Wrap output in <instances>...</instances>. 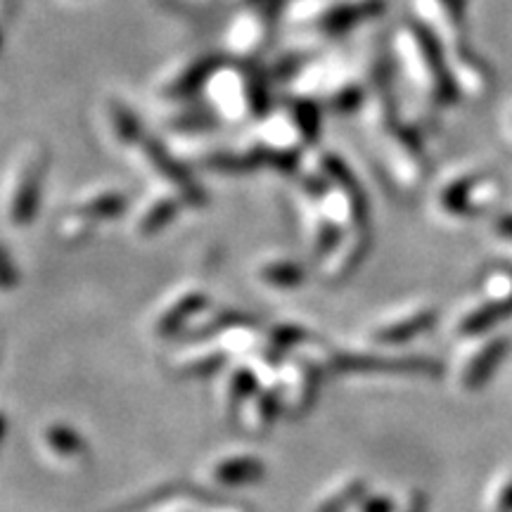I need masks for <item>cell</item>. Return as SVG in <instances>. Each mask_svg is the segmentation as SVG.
Returning <instances> with one entry per match:
<instances>
[{
  "label": "cell",
  "instance_id": "obj_2",
  "mask_svg": "<svg viewBox=\"0 0 512 512\" xmlns=\"http://www.w3.org/2000/svg\"><path fill=\"white\" fill-rule=\"evenodd\" d=\"M325 373L306 358L292 354L287 356L278 368H275L271 387L278 392L280 403H283V415L297 420L313 408L318 399L320 384H323Z\"/></svg>",
  "mask_w": 512,
  "mask_h": 512
},
{
  "label": "cell",
  "instance_id": "obj_21",
  "mask_svg": "<svg viewBox=\"0 0 512 512\" xmlns=\"http://www.w3.org/2000/svg\"><path fill=\"white\" fill-rule=\"evenodd\" d=\"M74 209H79L81 214H86L93 221L119 219L126 211V195L119 190H98L81 197V202Z\"/></svg>",
  "mask_w": 512,
  "mask_h": 512
},
{
  "label": "cell",
  "instance_id": "obj_22",
  "mask_svg": "<svg viewBox=\"0 0 512 512\" xmlns=\"http://www.w3.org/2000/svg\"><path fill=\"white\" fill-rule=\"evenodd\" d=\"M484 299L512 313V268H496L484 278Z\"/></svg>",
  "mask_w": 512,
  "mask_h": 512
},
{
  "label": "cell",
  "instance_id": "obj_10",
  "mask_svg": "<svg viewBox=\"0 0 512 512\" xmlns=\"http://www.w3.org/2000/svg\"><path fill=\"white\" fill-rule=\"evenodd\" d=\"M370 249V238L366 230H351L344 233L342 240L337 242V247L332 249L328 256L320 259V278L325 283L337 285L351 278L356 273V268L363 264Z\"/></svg>",
  "mask_w": 512,
  "mask_h": 512
},
{
  "label": "cell",
  "instance_id": "obj_25",
  "mask_svg": "<svg viewBox=\"0 0 512 512\" xmlns=\"http://www.w3.org/2000/svg\"><path fill=\"white\" fill-rule=\"evenodd\" d=\"M491 512H512V472L505 475L503 482L491 494Z\"/></svg>",
  "mask_w": 512,
  "mask_h": 512
},
{
  "label": "cell",
  "instance_id": "obj_14",
  "mask_svg": "<svg viewBox=\"0 0 512 512\" xmlns=\"http://www.w3.org/2000/svg\"><path fill=\"white\" fill-rule=\"evenodd\" d=\"M261 373L256 370L254 363L249 361H233V366L228 368V373L223 375L219 394H221V403L223 408L233 415L245 406V401L249 396L256 394L261 389Z\"/></svg>",
  "mask_w": 512,
  "mask_h": 512
},
{
  "label": "cell",
  "instance_id": "obj_24",
  "mask_svg": "<svg viewBox=\"0 0 512 512\" xmlns=\"http://www.w3.org/2000/svg\"><path fill=\"white\" fill-rule=\"evenodd\" d=\"M396 505H399V501L389 494H373V491H368L354 512H396Z\"/></svg>",
  "mask_w": 512,
  "mask_h": 512
},
{
  "label": "cell",
  "instance_id": "obj_9",
  "mask_svg": "<svg viewBox=\"0 0 512 512\" xmlns=\"http://www.w3.org/2000/svg\"><path fill=\"white\" fill-rule=\"evenodd\" d=\"M38 446H41L43 456L60 467H79L91 458L88 441L69 422H48L38 434Z\"/></svg>",
  "mask_w": 512,
  "mask_h": 512
},
{
  "label": "cell",
  "instance_id": "obj_1",
  "mask_svg": "<svg viewBox=\"0 0 512 512\" xmlns=\"http://www.w3.org/2000/svg\"><path fill=\"white\" fill-rule=\"evenodd\" d=\"M403 64L411 79L418 83L422 91L430 93L437 102H451L456 98L458 88L448 76L446 62L439 53V43L427 29L411 27L401 34Z\"/></svg>",
  "mask_w": 512,
  "mask_h": 512
},
{
  "label": "cell",
  "instance_id": "obj_4",
  "mask_svg": "<svg viewBox=\"0 0 512 512\" xmlns=\"http://www.w3.org/2000/svg\"><path fill=\"white\" fill-rule=\"evenodd\" d=\"M266 477V463L256 453L230 451L211 458L200 470L197 486L207 494L223 496L228 491L245 489V486L259 484Z\"/></svg>",
  "mask_w": 512,
  "mask_h": 512
},
{
  "label": "cell",
  "instance_id": "obj_3",
  "mask_svg": "<svg viewBox=\"0 0 512 512\" xmlns=\"http://www.w3.org/2000/svg\"><path fill=\"white\" fill-rule=\"evenodd\" d=\"M427 375L434 377L441 373V363L430 356H392V354H370V351H349L332 349L330 375Z\"/></svg>",
  "mask_w": 512,
  "mask_h": 512
},
{
  "label": "cell",
  "instance_id": "obj_27",
  "mask_svg": "<svg viewBox=\"0 0 512 512\" xmlns=\"http://www.w3.org/2000/svg\"><path fill=\"white\" fill-rule=\"evenodd\" d=\"M496 230L503 235V238L512 240V214H505L496 221Z\"/></svg>",
  "mask_w": 512,
  "mask_h": 512
},
{
  "label": "cell",
  "instance_id": "obj_23",
  "mask_svg": "<svg viewBox=\"0 0 512 512\" xmlns=\"http://www.w3.org/2000/svg\"><path fill=\"white\" fill-rule=\"evenodd\" d=\"M93 223L95 221L88 219L86 214H81L79 209H72L62 216L60 223H57V235H60L64 245H81V242L91 238Z\"/></svg>",
  "mask_w": 512,
  "mask_h": 512
},
{
  "label": "cell",
  "instance_id": "obj_16",
  "mask_svg": "<svg viewBox=\"0 0 512 512\" xmlns=\"http://www.w3.org/2000/svg\"><path fill=\"white\" fill-rule=\"evenodd\" d=\"M368 482L361 475H344L332 482L311 505V512H354L368 494Z\"/></svg>",
  "mask_w": 512,
  "mask_h": 512
},
{
  "label": "cell",
  "instance_id": "obj_19",
  "mask_svg": "<svg viewBox=\"0 0 512 512\" xmlns=\"http://www.w3.org/2000/svg\"><path fill=\"white\" fill-rule=\"evenodd\" d=\"M268 38V19L261 12H252V15L240 17L238 22L230 29V48L238 55H254L261 50L264 41Z\"/></svg>",
  "mask_w": 512,
  "mask_h": 512
},
{
  "label": "cell",
  "instance_id": "obj_20",
  "mask_svg": "<svg viewBox=\"0 0 512 512\" xmlns=\"http://www.w3.org/2000/svg\"><path fill=\"white\" fill-rule=\"evenodd\" d=\"M178 209H181L178 197H152V200H147L138 211L136 223H133V226H136V233L143 235V238H150V235L159 233V230L169 226V223L176 219Z\"/></svg>",
  "mask_w": 512,
  "mask_h": 512
},
{
  "label": "cell",
  "instance_id": "obj_6",
  "mask_svg": "<svg viewBox=\"0 0 512 512\" xmlns=\"http://www.w3.org/2000/svg\"><path fill=\"white\" fill-rule=\"evenodd\" d=\"M209 294L200 287H183L166 297L157 311L152 313V335L159 339L178 337L188 330V325L200 316L202 311L209 309Z\"/></svg>",
  "mask_w": 512,
  "mask_h": 512
},
{
  "label": "cell",
  "instance_id": "obj_11",
  "mask_svg": "<svg viewBox=\"0 0 512 512\" xmlns=\"http://www.w3.org/2000/svg\"><path fill=\"white\" fill-rule=\"evenodd\" d=\"M508 351V337H491L486 339L484 344H479V347L465 358L463 366L458 370L460 387H463L465 392H477V389L486 387L491 377L496 375V370L501 368Z\"/></svg>",
  "mask_w": 512,
  "mask_h": 512
},
{
  "label": "cell",
  "instance_id": "obj_15",
  "mask_svg": "<svg viewBox=\"0 0 512 512\" xmlns=\"http://www.w3.org/2000/svg\"><path fill=\"white\" fill-rule=\"evenodd\" d=\"M486 183L489 181L482 176H463L451 181L439 195L441 209L451 216H475L489 197L484 190Z\"/></svg>",
  "mask_w": 512,
  "mask_h": 512
},
{
  "label": "cell",
  "instance_id": "obj_8",
  "mask_svg": "<svg viewBox=\"0 0 512 512\" xmlns=\"http://www.w3.org/2000/svg\"><path fill=\"white\" fill-rule=\"evenodd\" d=\"M43 181V155L24 159L19 174L8 192V219L15 226H27L34 219L38 202H41Z\"/></svg>",
  "mask_w": 512,
  "mask_h": 512
},
{
  "label": "cell",
  "instance_id": "obj_7",
  "mask_svg": "<svg viewBox=\"0 0 512 512\" xmlns=\"http://www.w3.org/2000/svg\"><path fill=\"white\" fill-rule=\"evenodd\" d=\"M207 83L211 105L216 107V112L230 119H245L249 112L256 110V95L264 93V88L245 79L242 72H216L209 76Z\"/></svg>",
  "mask_w": 512,
  "mask_h": 512
},
{
  "label": "cell",
  "instance_id": "obj_26",
  "mask_svg": "<svg viewBox=\"0 0 512 512\" xmlns=\"http://www.w3.org/2000/svg\"><path fill=\"white\" fill-rule=\"evenodd\" d=\"M396 512H430V501H427L425 491L413 489L411 494H406L396 505Z\"/></svg>",
  "mask_w": 512,
  "mask_h": 512
},
{
  "label": "cell",
  "instance_id": "obj_13",
  "mask_svg": "<svg viewBox=\"0 0 512 512\" xmlns=\"http://www.w3.org/2000/svg\"><path fill=\"white\" fill-rule=\"evenodd\" d=\"M283 415V403L273 387L261 384V389L256 394L249 396L245 406L235 413L240 430L249 434V437H266L273 430V425Z\"/></svg>",
  "mask_w": 512,
  "mask_h": 512
},
{
  "label": "cell",
  "instance_id": "obj_18",
  "mask_svg": "<svg viewBox=\"0 0 512 512\" xmlns=\"http://www.w3.org/2000/svg\"><path fill=\"white\" fill-rule=\"evenodd\" d=\"M256 280L271 290H297L306 280V268L292 259H268L256 266Z\"/></svg>",
  "mask_w": 512,
  "mask_h": 512
},
{
  "label": "cell",
  "instance_id": "obj_5",
  "mask_svg": "<svg viewBox=\"0 0 512 512\" xmlns=\"http://www.w3.org/2000/svg\"><path fill=\"white\" fill-rule=\"evenodd\" d=\"M437 323V309L430 304H413L377 320L368 332V342L375 347H399L411 339L425 335Z\"/></svg>",
  "mask_w": 512,
  "mask_h": 512
},
{
  "label": "cell",
  "instance_id": "obj_17",
  "mask_svg": "<svg viewBox=\"0 0 512 512\" xmlns=\"http://www.w3.org/2000/svg\"><path fill=\"white\" fill-rule=\"evenodd\" d=\"M508 316L510 313L501 309V306L482 299L479 304H472L470 309L460 313V316L456 318V323H453V332H456L460 339L479 337V335H484V332H489L491 328H496V325Z\"/></svg>",
  "mask_w": 512,
  "mask_h": 512
},
{
  "label": "cell",
  "instance_id": "obj_12",
  "mask_svg": "<svg viewBox=\"0 0 512 512\" xmlns=\"http://www.w3.org/2000/svg\"><path fill=\"white\" fill-rule=\"evenodd\" d=\"M230 363V356L223 351L214 339H207V342H190L178 351V354L171 356V370L178 377H211L221 370H226Z\"/></svg>",
  "mask_w": 512,
  "mask_h": 512
}]
</instances>
